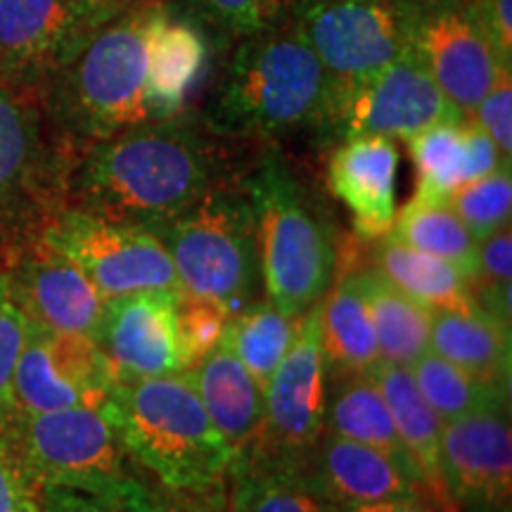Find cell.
Instances as JSON below:
<instances>
[{
    "label": "cell",
    "mask_w": 512,
    "mask_h": 512,
    "mask_svg": "<svg viewBox=\"0 0 512 512\" xmlns=\"http://www.w3.org/2000/svg\"><path fill=\"white\" fill-rule=\"evenodd\" d=\"M12 254H15V247H12L10 242L0 235V275H3L5 268H8Z\"/></svg>",
    "instance_id": "45"
},
{
    "label": "cell",
    "mask_w": 512,
    "mask_h": 512,
    "mask_svg": "<svg viewBox=\"0 0 512 512\" xmlns=\"http://www.w3.org/2000/svg\"><path fill=\"white\" fill-rule=\"evenodd\" d=\"M479 128L489 133L505 159L512 155V69L498 76L491 91L470 114Z\"/></svg>",
    "instance_id": "40"
},
{
    "label": "cell",
    "mask_w": 512,
    "mask_h": 512,
    "mask_svg": "<svg viewBox=\"0 0 512 512\" xmlns=\"http://www.w3.org/2000/svg\"><path fill=\"white\" fill-rule=\"evenodd\" d=\"M399 147L392 138L342 140L328 159V188L354 216V235L363 242L384 238L396 219Z\"/></svg>",
    "instance_id": "20"
},
{
    "label": "cell",
    "mask_w": 512,
    "mask_h": 512,
    "mask_svg": "<svg viewBox=\"0 0 512 512\" xmlns=\"http://www.w3.org/2000/svg\"><path fill=\"white\" fill-rule=\"evenodd\" d=\"M463 119L408 43L396 60L339 102L325 128L342 140L358 136L408 140L430 126Z\"/></svg>",
    "instance_id": "14"
},
{
    "label": "cell",
    "mask_w": 512,
    "mask_h": 512,
    "mask_svg": "<svg viewBox=\"0 0 512 512\" xmlns=\"http://www.w3.org/2000/svg\"><path fill=\"white\" fill-rule=\"evenodd\" d=\"M368 245L356 235L339 238L337 271H354L373 320L380 358L399 366H411L430 351L432 311L389 283L368 259ZM335 271V273H337Z\"/></svg>",
    "instance_id": "21"
},
{
    "label": "cell",
    "mask_w": 512,
    "mask_h": 512,
    "mask_svg": "<svg viewBox=\"0 0 512 512\" xmlns=\"http://www.w3.org/2000/svg\"><path fill=\"white\" fill-rule=\"evenodd\" d=\"M29 337V320L0 280V415L12 408V377Z\"/></svg>",
    "instance_id": "39"
},
{
    "label": "cell",
    "mask_w": 512,
    "mask_h": 512,
    "mask_svg": "<svg viewBox=\"0 0 512 512\" xmlns=\"http://www.w3.org/2000/svg\"><path fill=\"white\" fill-rule=\"evenodd\" d=\"M266 408L254 448L302 463L325 430L328 363L320 337V304L299 318L294 339L268 380Z\"/></svg>",
    "instance_id": "13"
},
{
    "label": "cell",
    "mask_w": 512,
    "mask_h": 512,
    "mask_svg": "<svg viewBox=\"0 0 512 512\" xmlns=\"http://www.w3.org/2000/svg\"><path fill=\"white\" fill-rule=\"evenodd\" d=\"M330 107L328 74L294 17L242 38L204 121L223 136L273 143L302 128H325Z\"/></svg>",
    "instance_id": "2"
},
{
    "label": "cell",
    "mask_w": 512,
    "mask_h": 512,
    "mask_svg": "<svg viewBox=\"0 0 512 512\" xmlns=\"http://www.w3.org/2000/svg\"><path fill=\"white\" fill-rule=\"evenodd\" d=\"M342 512H460L458 508H444V505L427 501V498H401V501H380L366 505H351Z\"/></svg>",
    "instance_id": "44"
},
{
    "label": "cell",
    "mask_w": 512,
    "mask_h": 512,
    "mask_svg": "<svg viewBox=\"0 0 512 512\" xmlns=\"http://www.w3.org/2000/svg\"><path fill=\"white\" fill-rule=\"evenodd\" d=\"M297 19L328 74L330 117L408 46L406 0H304Z\"/></svg>",
    "instance_id": "10"
},
{
    "label": "cell",
    "mask_w": 512,
    "mask_h": 512,
    "mask_svg": "<svg viewBox=\"0 0 512 512\" xmlns=\"http://www.w3.org/2000/svg\"><path fill=\"white\" fill-rule=\"evenodd\" d=\"M43 512H152L147 484L131 479L126 486L112 494H88L64 486H43L41 489Z\"/></svg>",
    "instance_id": "38"
},
{
    "label": "cell",
    "mask_w": 512,
    "mask_h": 512,
    "mask_svg": "<svg viewBox=\"0 0 512 512\" xmlns=\"http://www.w3.org/2000/svg\"><path fill=\"white\" fill-rule=\"evenodd\" d=\"M472 10L491 38L503 62L512 64V12L510 0H470Z\"/></svg>",
    "instance_id": "43"
},
{
    "label": "cell",
    "mask_w": 512,
    "mask_h": 512,
    "mask_svg": "<svg viewBox=\"0 0 512 512\" xmlns=\"http://www.w3.org/2000/svg\"><path fill=\"white\" fill-rule=\"evenodd\" d=\"M448 207L475 235L477 242L489 238L498 228L510 226L512 216V176L510 166L463 185L448 197Z\"/></svg>",
    "instance_id": "34"
},
{
    "label": "cell",
    "mask_w": 512,
    "mask_h": 512,
    "mask_svg": "<svg viewBox=\"0 0 512 512\" xmlns=\"http://www.w3.org/2000/svg\"><path fill=\"white\" fill-rule=\"evenodd\" d=\"M36 238L72 261L105 299L181 290L164 242L145 226L107 221L64 207L38 230Z\"/></svg>",
    "instance_id": "9"
},
{
    "label": "cell",
    "mask_w": 512,
    "mask_h": 512,
    "mask_svg": "<svg viewBox=\"0 0 512 512\" xmlns=\"http://www.w3.org/2000/svg\"><path fill=\"white\" fill-rule=\"evenodd\" d=\"M297 325L299 318L285 316L266 297H259L247 309L228 318L223 344L266 392L268 380L290 349Z\"/></svg>",
    "instance_id": "31"
},
{
    "label": "cell",
    "mask_w": 512,
    "mask_h": 512,
    "mask_svg": "<svg viewBox=\"0 0 512 512\" xmlns=\"http://www.w3.org/2000/svg\"><path fill=\"white\" fill-rule=\"evenodd\" d=\"M114 387L95 339L53 332L29 323V337L12 377V408L46 413L105 406Z\"/></svg>",
    "instance_id": "15"
},
{
    "label": "cell",
    "mask_w": 512,
    "mask_h": 512,
    "mask_svg": "<svg viewBox=\"0 0 512 512\" xmlns=\"http://www.w3.org/2000/svg\"><path fill=\"white\" fill-rule=\"evenodd\" d=\"M178 292L150 290L107 299L93 339L112 384L188 370L178 337Z\"/></svg>",
    "instance_id": "16"
},
{
    "label": "cell",
    "mask_w": 512,
    "mask_h": 512,
    "mask_svg": "<svg viewBox=\"0 0 512 512\" xmlns=\"http://www.w3.org/2000/svg\"><path fill=\"white\" fill-rule=\"evenodd\" d=\"M152 512H233L228 503L226 479L200 486V489H166L147 486Z\"/></svg>",
    "instance_id": "41"
},
{
    "label": "cell",
    "mask_w": 512,
    "mask_h": 512,
    "mask_svg": "<svg viewBox=\"0 0 512 512\" xmlns=\"http://www.w3.org/2000/svg\"><path fill=\"white\" fill-rule=\"evenodd\" d=\"M223 479L233 512H342L318 494L302 463L273 458L254 446L235 453Z\"/></svg>",
    "instance_id": "26"
},
{
    "label": "cell",
    "mask_w": 512,
    "mask_h": 512,
    "mask_svg": "<svg viewBox=\"0 0 512 512\" xmlns=\"http://www.w3.org/2000/svg\"><path fill=\"white\" fill-rule=\"evenodd\" d=\"M370 377L384 396L396 432H399L408 456L418 467L427 494L444 508L460 510V503L451 496L444 477H441V427H444V422L437 418L430 403L420 394L411 370L399 366V363L380 361L370 370Z\"/></svg>",
    "instance_id": "25"
},
{
    "label": "cell",
    "mask_w": 512,
    "mask_h": 512,
    "mask_svg": "<svg viewBox=\"0 0 512 512\" xmlns=\"http://www.w3.org/2000/svg\"><path fill=\"white\" fill-rule=\"evenodd\" d=\"M133 463L166 489H200L226 477L233 446L216 430L188 373L114 384L105 401Z\"/></svg>",
    "instance_id": "5"
},
{
    "label": "cell",
    "mask_w": 512,
    "mask_h": 512,
    "mask_svg": "<svg viewBox=\"0 0 512 512\" xmlns=\"http://www.w3.org/2000/svg\"><path fill=\"white\" fill-rule=\"evenodd\" d=\"M228 313L211 299L195 297V294L178 292L176 302V320L178 337L185 356L188 370L211 354L223 342V332L228 325Z\"/></svg>",
    "instance_id": "36"
},
{
    "label": "cell",
    "mask_w": 512,
    "mask_h": 512,
    "mask_svg": "<svg viewBox=\"0 0 512 512\" xmlns=\"http://www.w3.org/2000/svg\"><path fill=\"white\" fill-rule=\"evenodd\" d=\"M162 0H138L107 19L46 86L62 136L81 147L152 121L147 107V31Z\"/></svg>",
    "instance_id": "4"
},
{
    "label": "cell",
    "mask_w": 512,
    "mask_h": 512,
    "mask_svg": "<svg viewBox=\"0 0 512 512\" xmlns=\"http://www.w3.org/2000/svg\"><path fill=\"white\" fill-rule=\"evenodd\" d=\"M76 159L48 110L46 88L0 81V235L12 247L36 238L64 209Z\"/></svg>",
    "instance_id": "7"
},
{
    "label": "cell",
    "mask_w": 512,
    "mask_h": 512,
    "mask_svg": "<svg viewBox=\"0 0 512 512\" xmlns=\"http://www.w3.org/2000/svg\"><path fill=\"white\" fill-rule=\"evenodd\" d=\"M320 337L328 380L370 373L382 361L373 320L354 271H337L328 294L320 299Z\"/></svg>",
    "instance_id": "28"
},
{
    "label": "cell",
    "mask_w": 512,
    "mask_h": 512,
    "mask_svg": "<svg viewBox=\"0 0 512 512\" xmlns=\"http://www.w3.org/2000/svg\"><path fill=\"white\" fill-rule=\"evenodd\" d=\"M0 280L36 328L88 337L98 332L107 299L72 261L38 238L15 249Z\"/></svg>",
    "instance_id": "17"
},
{
    "label": "cell",
    "mask_w": 512,
    "mask_h": 512,
    "mask_svg": "<svg viewBox=\"0 0 512 512\" xmlns=\"http://www.w3.org/2000/svg\"><path fill=\"white\" fill-rule=\"evenodd\" d=\"M240 143L249 140L223 136L185 114L145 121L81 147L64 207L155 230L211 188L247 174L259 150L247 155Z\"/></svg>",
    "instance_id": "1"
},
{
    "label": "cell",
    "mask_w": 512,
    "mask_h": 512,
    "mask_svg": "<svg viewBox=\"0 0 512 512\" xmlns=\"http://www.w3.org/2000/svg\"><path fill=\"white\" fill-rule=\"evenodd\" d=\"M174 261L181 290L235 316L259 299L261 266L245 176L211 188L200 202L152 230Z\"/></svg>",
    "instance_id": "6"
},
{
    "label": "cell",
    "mask_w": 512,
    "mask_h": 512,
    "mask_svg": "<svg viewBox=\"0 0 512 512\" xmlns=\"http://www.w3.org/2000/svg\"><path fill=\"white\" fill-rule=\"evenodd\" d=\"M510 278H512V230L498 228L479 242L477 268L470 278V292L477 309L510 328Z\"/></svg>",
    "instance_id": "35"
},
{
    "label": "cell",
    "mask_w": 512,
    "mask_h": 512,
    "mask_svg": "<svg viewBox=\"0 0 512 512\" xmlns=\"http://www.w3.org/2000/svg\"><path fill=\"white\" fill-rule=\"evenodd\" d=\"M223 29L245 38L290 22L299 15L304 0H197Z\"/></svg>",
    "instance_id": "37"
},
{
    "label": "cell",
    "mask_w": 512,
    "mask_h": 512,
    "mask_svg": "<svg viewBox=\"0 0 512 512\" xmlns=\"http://www.w3.org/2000/svg\"><path fill=\"white\" fill-rule=\"evenodd\" d=\"M389 235H394L403 245L446 259L467 278L475 273L479 242L458 219L456 211L448 207V202L420 200L413 195L401 214H396Z\"/></svg>",
    "instance_id": "32"
},
{
    "label": "cell",
    "mask_w": 512,
    "mask_h": 512,
    "mask_svg": "<svg viewBox=\"0 0 512 512\" xmlns=\"http://www.w3.org/2000/svg\"><path fill=\"white\" fill-rule=\"evenodd\" d=\"M420 394L441 422H451L482 411H508L510 389L484 384L446 358L427 351L408 366Z\"/></svg>",
    "instance_id": "33"
},
{
    "label": "cell",
    "mask_w": 512,
    "mask_h": 512,
    "mask_svg": "<svg viewBox=\"0 0 512 512\" xmlns=\"http://www.w3.org/2000/svg\"><path fill=\"white\" fill-rule=\"evenodd\" d=\"M214 427L238 453L252 446L264 422V389L226 344H219L197 366L185 370Z\"/></svg>",
    "instance_id": "24"
},
{
    "label": "cell",
    "mask_w": 512,
    "mask_h": 512,
    "mask_svg": "<svg viewBox=\"0 0 512 512\" xmlns=\"http://www.w3.org/2000/svg\"><path fill=\"white\" fill-rule=\"evenodd\" d=\"M406 143L418 174L415 197L420 200L448 202L463 185L510 166L489 133L472 119L430 126Z\"/></svg>",
    "instance_id": "22"
},
{
    "label": "cell",
    "mask_w": 512,
    "mask_h": 512,
    "mask_svg": "<svg viewBox=\"0 0 512 512\" xmlns=\"http://www.w3.org/2000/svg\"><path fill=\"white\" fill-rule=\"evenodd\" d=\"M0 512H43L41 489L0 446Z\"/></svg>",
    "instance_id": "42"
},
{
    "label": "cell",
    "mask_w": 512,
    "mask_h": 512,
    "mask_svg": "<svg viewBox=\"0 0 512 512\" xmlns=\"http://www.w3.org/2000/svg\"><path fill=\"white\" fill-rule=\"evenodd\" d=\"M325 432H332L337 437L358 441V444L373 446L377 451L387 453V456H392L425 489L418 467H415L411 456H408L406 446H403L399 432H396L392 413H389L384 396L377 389L370 373L344 375L328 380Z\"/></svg>",
    "instance_id": "27"
},
{
    "label": "cell",
    "mask_w": 512,
    "mask_h": 512,
    "mask_svg": "<svg viewBox=\"0 0 512 512\" xmlns=\"http://www.w3.org/2000/svg\"><path fill=\"white\" fill-rule=\"evenodd\" d=\"M406 34L441 93L465 119L512 67L486 36L470 0H406Z\"/></svg>",
    "instance_id": "12"
},
{
    "label": "cell",
    "mask_w": 512,
    "mask_h": 512,
    "mask_svg": "<svg viewBox=\"0 0 512 512\" xmlns=\"http://www.w3.org/2000/svg\"><path fill=\"white\" fill-rule=\"evenodd\" d=\"M430 351L479 382L510 389V328L484 311H432Z\"/></svg>",
    "instance_id": "30"
},
{
    "label": "cell",
    "mask_w": 512,
    "mask_h": 512,
    "mask_svg": "<svg viewBox=\"0 0 512 512\" xmlns=\"http://www.w3.org/2000/svg\"><path fill=\"white\" fill-rule=\"evenodd\" d=\"M0 446L38 489L64 486L112 494L136 479L128 470L131 458L102 406L46 413L10 408L0 415Z\"/></svg>",
    "instance_id": "8"
},
{
    "label": "cell",
    "mask_w": 512,
    "mask_h": 512,
    "mask_svg": "<svg viewBox=\"0 0 512 512\" xmlns=\"http://www.w3.org/2000/svg\"><path fill=\"white\" fill-rule=\"evenodd\" d=\"M207 41L188 19L169 15L157 5L147 31V107L152 119L183 114L185 100L200 79Z\"/></svg>",
    "instance_id": "23"
},
{
    "label": "cell",
    "mask_w": 512,
    "mask_h": 512,
    "mask_svg": "<svg viewBox=\"0 0 512 512\" xmlns=\"http://www.w3.org/2000/svg\"><path fill=\"white\" fill-rule=\"evenodd\" d=\"M245 190L254 211L264 297L285 316L302 318L335 280L339 235L273 143L256 152Z\"/></svg>",
    "instance_id": "3"
},
{
    "label": "cell",
    "mask_w": 512,
    "mask_h": 512,
    "mask_svg": "<svg viewBox=\"0 0 512 512\" xmlns=\"http://www.w3.org/2000/svg\"><path fill=\"white\" fill-rule=\"evenodd\" d=\"M302 470L318 494L339 510L401 498L432 501L392 456L325 430L302 460Z\"/></svg>",
    "instance_id": "19"
},
{
    "label": "cell",
    "mask_w": 512,
    "mask_h": 512,
    "mask_svg": "<svg viewBox=\"0 0 512 512\" xmlns=\"http://www.w3.org/2000/svg\"><path fill=\"white\" fill-rule=\"evenodd\" d=\"M138 0H0V81L46 88L83 43Z\"/></svg>",
    "instance_id": "11"
},
{
    "label": "cell",
    "mask_w": 512,
    "mask_h": 512,
    "mask_svg": "<svg viewBox=\"0 0 512 512\" xmlns=\"http://www.w3.org/2000/svg\"><path fill=\"white\" fill-rule=\"evenodd\" d=\"M370 264L389 283L430 311H479L470 292V278L446 259L403 245L394 235L370 242Z\"/></svg>",
    "instance_id": "29"
},
{
    "label": "cell",
    "mask_w": 512,
    "mask_h": 512,
    "mask_svg": "<svg viewBox=\"0 0 512 512\" xmlns=\"http://www.w3.org/2000/svg\"><path fill=\"white\" fill-rule=\"evenodd\" d=\"M441 477L458 503L508 510L512 498L508 411H482L444 422Z\"/></svg>",
    "instance_id": "18"
}]
</instances>
